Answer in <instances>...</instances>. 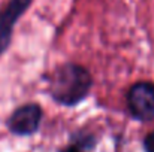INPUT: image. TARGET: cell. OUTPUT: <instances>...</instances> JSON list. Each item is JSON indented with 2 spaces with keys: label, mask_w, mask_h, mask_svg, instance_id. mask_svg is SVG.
<instances>
[{
  "label": "cell",
  "mask_w": 154,
  "mask_h": 152,
  "mask_svg": "<svg viewBox=\"0 0 154 152\" xmlns=\"http://www.w3.org/2000/svg\"><path fill=\"white\" fill-rule=\"evenodd\" d=\"M91 88L90 73L78 64H64L58 67L50 79L52 99L61 104L73 106L81 101Z\"/></svg>",
  "instance_id": "1"
},
{
  "label": "cell",
  "mask_w": 154,
  "mask_h": 152,
  "mask_svg": "<svg viewBox=\"0 0 154 152\" xmlns=\"http://www.w3.org/2000/svg\"><path fill=\"white\" fill-rule=\"evenodd\" d=\"M127 103L132 115L141 121L154 119V84L138 82L135 84L127 96Z\"/></svg>",
  "instance_id": "2"
},
{
  "label": "cell",
  "mask_w": 154,
  "mask_h": 152,
  "mask_svg": "<svg viewBox=\"0 0 154 152\" xmlns=\"http://www.w3.org/2000/svg\"><path fill=\"white\" fill-rule=\"evenodd\" d=\"M42 118V110L38 104H26L18 107L9 118L8 127L15 134H32L38 130Z\"/></svg>",
  "instance_id": "3"
},
{
  "label": "cell",
  "mask_w": 154,
  "mask_h": 152,
  "mask_svg": "<svg viewBox=\"0 0 154 152\" xmlns=\"http://www.w3.org/2000/svg\"><path fill=\"white\" fill-rule=\"evenodd\" d=\"M32 0H9V3L0 12V54L8 48L12 30L18 18L27 10Z\"/></svg>",
  "instance_id": "4"
},
{
  "label": "cell",
  "mask_w": 154,
  "mask_h": 152,
  "mask_svg": "<svg viewBox=\"0 0 154 152\" xmlns=\"http://www.w3.org/2000/svg\"><path fill=\"white\" fill-rule=\"evenodd\" d=\"M144 146H145V151L147 152H154V131L150 133V134L145 137Z\"/></svg>",
  "instance_id": "5"
},
{
  "label": "cell",
  "mask_w": 154,
  "mask_h": 152,
  "mask_svg": "<svg viewBox=\"0 0 154 152\" xmlns=\"http://www.w3.org/2000/svg\"><path fill=\"white\" fill-rule=\"evenodd\" d=\"M63 152H82L78 146H69V148H66Z\"/></svg>",
  "instance_id": "6"
}]
</instances>
